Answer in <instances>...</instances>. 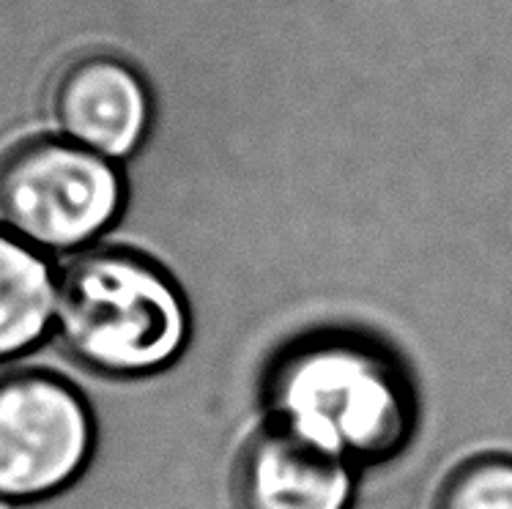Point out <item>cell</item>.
<instances>
[{"label": "cell", "instance_id": "obj_4", "mask_svg": "<svg viewBox=\"0 0 512 509\" xmlns=\"http://www.w3.org/2000/svg\"><path fill=\"white\" fill-rule=\"evenodd\" d=\"M96 449L83 386L39 364L0 373V496L33 504L69 490Z\"/></svg>", "mask_w": 512, "mask_h": 509}, {"label": "cell", "instance_id": "obj_8", "mask_svg": "<svg viewBox=\"0 0 512 509\" xmlns=\"http://www.w3.org/2000/svg\"><path fill=\"white\" fill-rule=\"evenodd\" d=\"M433 509H512V455L463 460L444 479Z\"/></svg>", "mask_w": 512, "mask_h": 509}, {"label": "cell", "instance_id": "obj_6", "mask_svg": "<svg viewBox=\"0 0 512 509\" xmlns=\"http://www.w3.org/2000/svg\"><path fill=\"white\" fill-rule=\"evenodd\" d=\"M356 468L280 425L263 427L241 449V509H351Z\"/></svg>", "mask_w": 512, "mask_h": 509}, {"label": "cell", "instance_id": "obj_2", "mask_svg": "<svg viewBox=\"0 0 512 509\" xmlns=\"http://www.w3.org/2000/svg\"><path fill=\"white\" fill-rule=\"evenodd\" d=\"M189 334L184 288L146 252L105 244L77 252L58 271L55 345L85 373L105 381L165 373Z\"/></svg>", "mask_w": 512, "mask_h": 509}, {"label": "cell", "instance_id": "obj_9", "mask_svg": "<svg viewBox=\"0 0 512 509\" xmlns=\"http://www.w3.org/2000/svg\"><path fill=\"white\" fill-rule=\"evenodd\" d=\"M0 509H20V504H14V501L3 499V496H0Z\"/></svg>", "mask_w": 512, "mask_h": 509}, {"label": "cell", "instance_id": "obj_1", "mask_svg": "<svg viewBox=\"0 0 512 509\" xmlns=\"http://www.w3.org/2000/svg\"><path fill=\"white\" fill-rule=\"evenodd\" d=\"M269 422L354 468L398 458L417 430L406 362L359 332L324 329L285 343L263 373Z\"/></svg>", "mask_w": 512, "mask_h": 509}, {"label": "cell", "instance_id": "obj_7", "mask_svg": "<svg viewBox=\"0 0 512 509\" xmlns=\"http://www.w3.org/2000/svg\"><path fill=\"white\" fill-rule=\"evenodd\" d=\"M58 271L42 250L0 225V367L39 351L55 323Z\"/></svg>", "mask_w": 512, "mask_h": 509}, {"label": "cell", "instance_id": "obj_3", "mask_svg": "<svg viewBox=\"0 0 512 509\" xmlns=\"http://www.w3.org/2000/svg\"><path fill=\"white\" fill-rule=\"evenodd\" d=\"M126 200L113 159L66 137H33L0 159V225L42 252H80L113 228Z\"/></svg>", "mask_w": 512, "mask_h": 509}, {"label": "cell", "instance_id": "obj_5", "mask_svg": "<svg viewBox=\"0 0 512 509\" xmlns=\"http://www.w3.org/2000/svg\"><path fill=\"white\" fill-rule=\"evenodd\" d=\"M148 115L140 74L113 55H85L55 80L53 118L61 137L105 159H124L140 146Z\"/></svg>", "mask_w": 512, "mask_h": 509}]
</instances>
